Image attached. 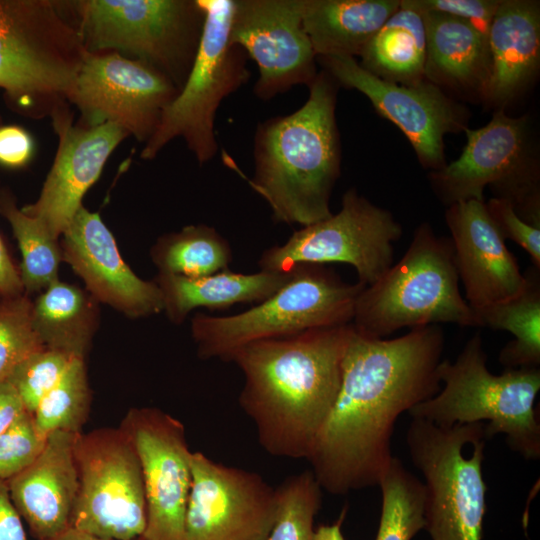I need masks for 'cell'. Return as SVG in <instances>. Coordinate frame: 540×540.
Masks as SVG:
<instances>
[{
  "instance_id": "1",
  "label": "cell",
  "mask_w": 540,
  "mask_h": 540,
  "mask_svg": "<svg viewBox=\"0 0 540 540\" xmlns=\"http://www.w3.org/2000/svg\"><path fill=\"white\" fill-rule=\"evenodd\" d=\"M444 343L439 325L392 339L354 332L337 397L306 458L322 490L346 495L378 485L397 419L441 388Z\"/></svg>"
},
{
  "instance_id": "2",
  "label": "cell",
  "mask_w": 540,
  "mask_h": 540,
  "mask_svg": "<svg viewBox=\"0 0 540 540\" xmlns=\"http://www.w3.org/2000/svg\"><path fill=\"white\" fill-rule=\"evenodd\" d=\"M350 324L247 344L229 362L243 375L239 404L270 455L306 459L337 397Z\"/></svg>"
},
{
  "instance_id": "3",
  "label": "cell",
  "mask_w": 540,
  "mask_h": 540,
  "mask_svg": "<svg viewBox=\"0 0 540 540\" xmlns=\"http://www.w3.org/2000/svg\"><path fill=\"white\" fill-rule=\"evenodd\" d=\"M337 83L323 70L295 112L260 123L254 136L250 186L277 222L307 226L332 215L330 197L340 175Z\"/></svg>"
},
{
  "instance_id": "4",
  "label": "cell",
  "mask_w": 540,
  "mask_h": 540,
  "mask_svg": "<svg viewBox=\"0 0 540 540\" xmlns=\"http://www.w3.org/2000/svg\"><path fill=\"white\" fill-rule=\"evenodd\" d=\"M480 334L473 335L455 359H442V387L408 412L439 426L484 423L486 439L505 435L508 446L528 460L540 457V423L536 397L539 367L506 369L496 375L486 365Z\"/></svg>"
},
{
  "instance_id": "5",
  "label": "cell",
  "mask_w": 540,
  "mask_h": 540,
  "mask_svg": "<svg viewBox=\"0 0 540 540\" xmlns=\"http://www.w3.org/2000/svg\"><path fill=\"white\" fill-rule=\"evenodd\" d=\"M459 283L451 239L422 223L402 258L360 292L352 325L372 338L440 323L478 327Z\"/></svg>"
},
{
  "instance_id": "6",
  "label": "cell",
  "mask_w": 540,
  "mask_h": 540,
  "mask_svg": "<svg viewBox=\"0 0 540 540\" xmlns=\"http://www.w3.org/2000/svg\"><path fill=\"white\" fill-rule=\"evenodd\" d=\"M365 286L348 283L324 265L301 264L290 279L254 307L229 316L197 313L191 336L201 359L228 361L241 347L304 331L352 323Z\"/></svg>"
},
{
  "instance_id": "7",
  "label": "cell",
  "mask_w": 540,
  "mask_h": 540,
  "mask_svg": "<svg viewBox=\"0 0 540 540\" xmlns=\"http://www.w3.org/2000/svg\"><path fill=\"white\" fill-rule=\"evenodd\" d=\"M486 440L485 423L446 427L412 418L406 444L425 479V530L431 540H482Z\"/></svg>"
},
{
  "instance_id": "8",
  "label": "cell",
  "mask_w": 540,
  "mask_h": 540,
  "mask_svg": "<svg viewBox=\"0 0 540 540\" xmlns=\"http://www.w3.org/2000/svg\"><path fill=\"white\" fill-rule=\"evenodd\" d=\"M77 8L86 52H124L181 89L203 32L205 12L198 0H88Z\"/></svg>"
},
{
  "instance_id": "9",
  "label": "cell",
  "mask_w": 540,
  "mask_h": 540,
  "mask_svg": "<svg viewBox=\"0 0 540 540\" xmlns=\"http://www.w3.org/2000/svg\"><path fill=\"white\" fill-rule=\"evenodd\" d=\"M205 12L200 46L191 71L141 153L152 159L172 139L182 137L200 164L215 157V118L222 101L245 84L247 54L230 41L234 0H198Z\"/></svg>"
},
{
  "instance_id": "10",
  "label": "cell",
  "mask_w": 540,
  "mask_h": 540,
  "mask_svg": "<svg viewBox=\"0 0 540 540\" xmlns=\"http://www.w3.org/2000/svg\"><path fill=\"white\" fill-rule=\"evenodd\" d=\"M464 131L467 142L458 159L430 174L437 197L448 206L484 201L489 186L494 197L509 201L525 222L540 228L539 164L529 119L499 109L485 126Z\"/></svg>"
},
{
  "instance_id": "11",
  "label": "cell",
  "mask_w": 540,
  "mask_h": 540,
  "mask_svg": "<svg viewBox=\"0 0 540 540\" xmlns=\"http://www.w3.org/2000/svg\"><path fill=\"white\" fill-rule=\"evenodd\" d=\"M85 53L51 2L0 0V88L18 105L68 98Z\"/></svg>"
},
{
  "instance_id": "12",
  "label": "cell",
  "mask_w": 540,
  "mask_h": 540,
  "mask_svg": "<svg viewBox=\"0 0 540 540\" xmlns=\"http://www.w3.org/2000/svg\"><path fill=\"white\" fill-rule=\"evenodd\" d=\"M78 493L71 527L115 540L141 538L146 527L142 468L129 435L118 428L78 433Z\"/></svg>"
},
{
  "instance_id": "13",
  "label": "cell",
  "mask_w": 540,
  "mask_h": 540,
  "mask_svg": "<svg viewBox=\"0 0 540 540\" xmlns=\"http://www.w3.org/2000/svg\"><path fill=\"white\" fill-rule=\"evenodd\" d=\"M401 236L402 227L390 211L350 188L336 214L303 226L285 243L268 248L258 265L260 270L285 273L301 264L345 263L367 286L393 264L394 243Z\"/></svg>"
},
{
  "instance_id": "14",
  "label": "cell",
  "mask_w": 540,
  "mask_h": 540,
  "mask_svg": "<svg viewBox=\"0 0 540 540\" xmlns=\"http://www.w3.org/2000/svg\"><path fill=\"white\" fill-rule=\"evenodd\" d=\"M179 90L150 65L119 53L86 52L68 96L88 126L112 123L148 141Z\"/></svg>"
},
{
  "instance_id": "15",
  "label": "cell",
  "mask_w": 540,
  "mask_h": 540,
  "mask_svg": "<svg viewBox=\"0 0 540 540\" xmlns=\"http://www.w3.org/2000/svg\"><path fill=\"white\" fill-rule=\"evenodd\" d=\"M185 540H266L276 492L258 473L191 454Z\"/></svg>"
},
{
  "instance_id": "16",
  "label": "cell",
  "mask_w": 540,
  "mask_h": 540,
  "mask_svg": "<svg viewBox=\"0 0 540 540\" xmlns=\"http://www.w3.org/2000/svg\"><path fill=\"white\" fill-rule=\"evenodd\" d=\"M120 427L134 443L142 468L146 527L142 540H185L191 454L181 421L154 407L132 408Z\"/></svg>"
},
{
  "instance_id": "17",
  "label": "cell",
  "mask_w": 540,
  "mask_h": 540,
  "mask_svg": "<svg viewBox=\"0 0 540 540\" xmlns=\"http://www.w3.org/2000/svg\"><path fill=\"white\" fill-rule=\"evenodd\" d=\"M320 59L337 84L363 93L379 115L405 134L424 167L436 171L446 165L444 136L466 129L463 106L426 79L397 84L371 74L353 57Z\"/></svg>"
},
{
  "instance_id": "18",
  "label": "cell",
  "mask_w": 540,
  "mask_h": 540,
  "mask_svg": "<svg viewBox=\"0 0 540 540\" xmlns=\"http://www.w3.org/2000/svg\"><path fill=\"white\" fill-rule=\"evenodd\" d=\"M304 0H234L230 41L257 64L253 92L271 100L315 80L316 54L303 28Z\"/></svg>"
},
{
  "instance_id": "19",
  "label": "cell",
  "mask_w": 540,
  "mask_h": 540,
  "mask_svg": "<svg viewBox=\"0 0 540 540\" xmlns=\"http://www.w3.org/2000/svg\"><path fill=\"white\" fill-rule=\"evenodd\" d=\"M63 261L97 301L131 318L163 311L157 284L137 276L123 260L111 231L98 213L82 206L62 234Z\"/></svg>"
},
{
  "instance_id": "20",
  "label": "cell",
  "mask_w": 540,
  "mask_h": 540,
  "mask_svg": "<svg viewBox=\"0 0 540 540\" xmlns=\"http://www.w3.org/2000/svg\"><path fill=\"white\" fill-rule=\"evenodd\" d=\"M55 126L59 146L52 168L36 202L21 210L59 240L109 156L128 134L112 123L74 127L59 116Z\"/></svg>"
},
{
  "instance_id": "21",
  "label": "cell",
  "mask_w": 540,
  "mask_h": 540,
  "mask_svg": "<svg viewBox=\"0 0 540 540\" xmlns=\"http://www.w3.org/2000/svg\"><path fill=\"white\" fill-rule=\"evenodd\" d=\"M454 260L473 311L517 296L525 287L517 259L496 230L484 201L468 200L448 206Z\"/></svg>"
},
{
  "instance_id": "22",
  "label": "cell",
  "mask_w": 540,
  "mask_h": 540,
  "mask_svg": "<svg viewBox=\"0 0 540 540\" xmlns=\"http://www.w3.org/2000/svg\"><path fill=\"white\" fill-rule=\"evenodd\" d=\"M76 436L65 431L49 434L36 460L7 481L11 501L36 540H48L71 527L78 493Z\"/></svg>"
},
{
  "instance_id": "23",
  "label": "cell",
  "mask_w": 540,
  "mask_h": 540,
  "mask_svg": "<svg viewBox=\"0 0 540 540\" xmlns=\"http://www.w3.org/2000/svg\"><path fill=\"white\" fill-rule=\"evenodd\" d=\"M490 72L482 97L505 106L535 78L540 62V5L500 0L489 26Z\"/></svg>"
},
{
  "instance_id": "24",
  "label": "cell",
  "mask_w": 540,
  "mask_h": 540,
  "mask_svg": "<svg viewBox=\"0 0 540 540\" xmlns=\"http://www.w3.org/2000/svg\"><path fill=\"white\" fill-rule=\"evenodd\" d=\"M419 14L426 32L425 79L482 96L490 72L487 35L465 19L438 12Z\"/></svg>"
},
{
  "instance_id": "25",
  "label": "cell",
  "mask_w": 540,
  "mask_h": 540,
  "mask_svg": "<svg viewBox=\"0 0 540 540\" xmlns=\"http://www.w3.org/2000/svg\"><path fill=\"white\" fill-rule=\"evenodd\" d=\"M290 272L259 270L244 274L228 269L200 277L158 273L154 282L160 289L163 312L174 324L200 307L223 309L235 304L261 302L291 277Z\"/></svg>"
},
{
  "instance_id": "26",
  "label": "cell",
  "mask_w": 540,
  "mask_h": 540,
  "mask_svg": "<svg viewBox=\"0 0 540 540\" xmlns=\"http://www.w3.org/2000/svg\"><path fill=\"white\" fill-rule=\"evenodd\" d=\"M400 0H304L302 24L317 57L360 56Z\"/></svg>"
},
{
  "instance_id": "27",
  "label": "cell",
  "mask_w": 540,
  "mask_h": 540,
  "mask_svg": "<svg viewBox=\"0 0 540 540\" xmlns=\"http://www.w3.org/2000/svg\"><path fill=\"white\" fill-rule=\"evenodd\" d=\"M32 322L45 348L85 359L99 324L98 302L58 279L32 301Z\"/></svg>"
},
{
  "instance_id": "28",
  "label": "cell",
  "mask_w": 540,
  "mask_h": 540,
  "mask_svg": "<svg viewBox=\"0 0 540 540\" xmlns=\"http://www.w3.org/2000/svg\"><path fill=\"white\" fill-rule=\"evenodd\" d=\"M360 65L378 78L403 85L425 79L426 32L422 16L399 7L366 44Z\"/></svg>"
},
{
  "instance_id": "29",
  "label": "cell",
  "mask_w": 540,
  "mask_h": 540,
  "mask_svg": "<svg viewBox=\"0 0 540 540\" xmlns=\"http://www.w3.org/2000/svg\"><path fill=\"white\" fill-rule=\"evenodd\" d=\"M524 274L526 284L517 296L474 311L478 327L514 336L499 355L506 369L540 365V269L532 266Z\"/></svg>"
},
{
  "instance_id": "30",
  "label": "cell",
  "mask_w": 540,
  "mask_h": 540,
  "mask_svg": "<svg viewBox=\"0 0 540 540\" xmlns=\"http://www.w3.org/2000/svg\"><path fill=\"white\" fill-rule=\"evenodd\" d=\"M150 256L158 273L200 277L228 269L232 249L214 227L198 224L159 237Z\"/></svg>"
},
{
  "instance_id": "31",
  "label": "cell",
  "mask_w": 540,
  "mask_h": 540,
  "mask_svg": "<svg viewBox=\"0 0 540 540\" xmlns=\"http://www.w3.org/2000/svg\"><path fill=\"white\" fill-rule=\"evenodd\" d=\"M381 514L375 540H412L425 530L426 488L394 457L380 477Z\"/></svg>"
},
{
  "instance_id": "32",
  "label": "cell",
  "mask_w": 540,
  "mask_h": 540,
  "mask_svg": "<svg viewBox=\"0 0 540 540\" xmlns=\"http://www.w3.org/2000/svg\"><path fill=\"white\" fill-rule=\"evenodd\" d=\"M0 212L9 222L21 252L19 273L24 293H40L59 279V266L63 261L59 241L11 200L1 202Z\"/></svg>"
},
{
  "instance_id": "33",
  "label": "cell",
  "mask_w": 540,
  "mask_h": 540,
  "mask_svg": "<svg viewBox=\"0 0 540 540\" xmlns=\"http://www.w3.org/2000/svg\"><path fill=\"white\" fill-rule=\"evenodd\" d=\"M91 401L84 359L73 358L60 381L33 413L39 431L46 437L56 431L81 433Z\"/></svg>"
},
{
  "instance_id": "34",
  "label": "cell",
  "mask_w": 540,
  "mask_h": 540,
  "mask_svg": "<svg viewBox=\"0 0 540 540\" xmlns=\"http://www.w3.org/2000/svg\"><path fill=\"white\" fill-rule=\"evenodd\" d=\"M276 513L266 540H315L314 520L322 488L311 470L286 478L277 488Z\"/></svg>"
},
{
  "instance_id": "35",
  "label": "cell",
  "mask_w": 540,
  "mask_h": 540,
  "mask_svg": "<svg viewBox=\"0 0 540 540\" xmlns=\"http://www.w3.org/2000/svg\"><path fill=\"white\" fill-rule=\"evenodd\" d=\"M43 348L33 327L28 295L0 297V382L25 358Z\"/></svg>"
},
{
  "instance_id": "36",
  "label": "cell",
  "mask_w": 540,
  "mask_h": 540,
  "mask_svg": "<svg viewBox=\"0 0 540 540\" xmlns=\"http://www.w3.org/2000/svg\"><path fill=\"white\" fill-rule=\"evenodd\" d=\"M72 359L63 352L43 348L20 362L6 380L19 394L26 410L33 414L60 381Z\"/></svg>"
},
{
  "instance_id": "37",
  "label": "cell",
  "mask_w": 540,
  "mask_h": 540,
  "mask_svg": "<svg viewBox=\"0 0 540 540\" xmlns=\"http://www.w3.org/2000/svg\"><path fill=\"white\" fill-rule=\"evenodd\" d=\"M47 437L38 429L32 413L26 411L0 434V480L8 481L40 455Z\"/></svg>"
},
{
  "instance_id": "38",
  "label": "cell",
  "mask_w": 540,
  "mask_h": 540,
  "mask_svg": "<svg viewBox=\"0 0 540 540\" xmlns=\"http://www.w3.org/2000/svg\"><path fill=\"white\" fill-rule=\"evenodd\" d=\"M485 206L499 235L523 248L540 269V228L525 222L505 199L493 197Z\"/></svg>"
},
{
  "instance_id": "39",
  "label": "cell",
  "mask_w": 540,
  "mask_h": 540,
  "mask_svg": "<svg viewBox=\"0 0 540 540\" xmlns=\"http://www.w3.org/2000/svg\"><path fill=\"white\" fill-rule=\"evenodd\" d=\"M500 0H400L417 13L438 12L468 20L486 35Z\"/></svg>"
},
{
  "instance_id": "40",
  "label": "cell",
  "mask_w": 540,
  "mask_h": 540,
  "mask_svg": "<svg viewBox=\"0 0 540 540\" xmlns=\"http://www.w3.org/2000/svg\"><path fill=\"white\" fill-rule=\"evenodd\" d=\"M30 134L18 126L0 127V164L7 167L25 165L33 154Z\"/></svg>"
},
{
  "instance_id": "41",
  "label": "cell",
  "mask_w": 540,
  "mask_h": 540,
  "mask_svg": "<svg viewBox=\"0 0 540 540\" xmlns=\"http://www.w3.org/2000/svg\"><path fill=\"white\" fill-rule=\"evenodd\" d=\"M0 540H28L23 520L14 507L7 481L0 480Z\"/></svg>"
},
{
  "instance_id": "42",
  "label": "cell",
  "mask_w": 540,
  "mask_h": 540,
  "mask_svg": "<svg viewBox=\"0 0 540 540\" xmlns=\"http://www.w3.org/2000/svg\"><path fill=\"white\" fill-rule=\"evenodd\" d=\"M15 388L5 379L0 382V434L26 412Z\"/></svg>"
},
{
  "instance_id": "43",
  "label": "cell",
  "mask_w": 540,
  "mask_h": 540,
  "mask_svg": "<svg viewBox=\"0 0 540 540\" xmlns=\"http://www.w3.org/2000/svg\"><path fill=\"white\" fill-rule=\"evenodd\" d=\"M24 293L19 270L13 261L0 236V297H13Z\"/></svg>"
},
{
  "instance_id": "44",
  "label": "cell",
  "mask_w": 540,
  "mask_h": 540,
  "mask_svg": "<svg viewBox=\"0 0 540 540\" xmlns=\"http://www.w3.org/2000/svg\"><path fill=\"white\" fill-rule=\"evenodd\" d=\"M347 514L345 506L339 514L337 520L332 524H322L315 528V540H344L342 525Z\"/></svg>"
},
{
  "instance_id": "45",
  "label": "cell",
  "mask_w": 540,
  "mask_h": 540,
  "mask_svg": "<svg viewBox=\"0 0 540 540\" xmlns=\"http://www.w3.org/2000/svg\"><path fill=\"white\" fill-rule=\"evenodd\" d=\"M48 540H115L98 537L85 531L69 527L65 531ZM135 540H142L141 538Z\"/></svg>"
}]
</instances>
